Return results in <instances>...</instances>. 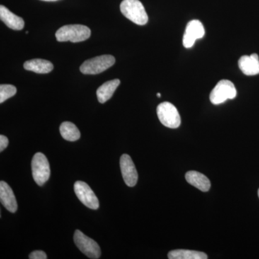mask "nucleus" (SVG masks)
<instances>
[{"label": "nucleus", "mask_w": 259, "mask_h": 259, "mask_svg": "<svg viewBox=\"0 0 259 259\" xmlns=\"http://www.w3.org/2000/svg\"><path fill=\"white\" fill-rule=\"evenodd\" d=\"M91 30L83 25H67L61 27L56 32L57 41L78 42L90 38Z\"/></svg>", "instance_id": "obj_1"}, {"label": "nucleus", "mask_w": 259, "mask_h": 259, "mask_svg": "<svg viewBox=\"0 0 259 259\" xmlns=\"http://www.w3.org/2000/svg\"><path fill=\"white\" fill-rule=\"evenodd\" d=\"M122 14L139 25H144L148 23V17L144 6L139 0H123L120 4Z\"/></svg>", "instance_id": "obj_2"}, {"label": "nucleus", "mask_w": 259, "mask_h": 259, "mask_svg": "<svg viewBox=\"0 0 259 259\" xmlns=\"http://www.w3.org/2000/svg\"><path fill=\"white\" fill-rule=\"evenodd\" d=\"M33 180L37 185L42 186L50 178L51 169L47 156L42 153L34 155L31 162Z\"/></svg>", "instance_id": "obj_3"}, {"label": "nucleus", "mask_w": 259, "mask_h": 259, "mask_svg": "<svg viewBox=\"0 0 259 259\" xmlns=\"http://www.w3.org/2000/svg\"><path fill=\"white\" fill-rule=\"evenodd\" d=\"M115 59L112 55H102L88 59L80 66L83 74H97L106 71L113 66Z\"/></svg>", "instance_id": "obj_4"}, {"label": "nucleus", "mask_w": 259, "mask_h": 259, "mask_svg": "<svg viewBox=\"0 0 259 259\" xmlns=\"http://www.w3.org/2000/svg\"><path fill=\"white\" fill-rule=\"evenodd\" d=\"M160 122L169 128L175 129L181 125V117L175 105L168 102H162L157 107Z\"/></svg>", "instance_id": "obj_5"}, {"label": "nucleus", "mask_w": 259, "mask_h": 259, "mask_svg": "<svg viewBox=\"0 0 259 259\" xmlns=\"http://www.w3.org/2000/svg\"><path fill=\"white\" fill-rule=\"evenodd\" d=\"M235 85L229 80L223 79L217 83L209 95V100L213 105H220L228 100H233L236 97Z\"/></svg>", "instance_id": "obj_6"}, {"label": "nucleus", "mask_w": 259, "mask_h": 259, "mask_svg": "<svg viewBox=\"0 0 259 259\" xmlns=\"http://www.w3.org/2000/svg\"><path fill=\"white\" fill-rule=\"evenodd\" d=\"M74 241L77 248L88 258H100L101 255V249L97 242L83 234L79 230L75 231Z\"/></svg>", "instance_id": "obj_7"}, {"label": "nucleus", "mask_w": 259, "mask_h": 259, "mask_svg": "<svg viewBox=\"0 0 259 259\" xmlns=\"http://www.w3.org/2000/svg\"><path fill=\"white\" fill-rule=\"evenodd\" d=\"M75 194L78 199L86 207L92 209H97L100 207V202L91 187L81 181L75 182L74 185Z\"/></svg>", "instance_id": "obj_8"}, {"label": "nucleus", "mask_w": 259, "mask_h": 259, "mask_svg": "<svg viewBox=\"0 0 259 259\" xmlns=\"http://www.w3.org/2000/svg\"><path fill=\"white\" fill-rule=\"evenodd\" d=\"M205 34V30L199 20H191L186 27L183 37V45L187 49L193 47L197 39L202 38Z\"/></svg>", "instance_id": "obj_9"}, {"label": "nucleus", "mask_w": 259, "mask_h": 259, "mask_svg": "<svg viewBox=\"0 0 259 259\" xmlns=\"http://www.w3.org/2000/svg\"><path fill=\"white\" fill-rule=\"evenodd\" d=\"M120 166L122 178L126 185L130 187H134L137 184L139 175L132 158L127 154H123L120 157Z\"/></svg>", "instance_id": "obj_10"}, {"label": "nucleus", "mask_w": 259, "mask_h": 259, "mask_svg": "<svg viewBox=\"0 0 259 259\" xmlns=\"http://www.w3.org/2000/svg\"><path fill=\"white\" fill-rule=\"evenodd\" d=\"M0 201L2 204L10 212L14 213L18 209V203L14 192L4 181L0 182Z\"/></svg>", "instance_id": "obj_11"}, {"label": "nucleus", "mask_w": 259, "mask_h": 259, "mask_svg": "<svg viewBox=\"0 0 259 259\" xmlns=\"http://www.w3.org/2000/svg\"><path fill=\"white\" fill-rule=\"evenodd\" d=\"M238 66L242 72L247 76L259 74V59L256 54L243 56L238 61Z\"/></svg>", "instance_id": "obj_12"}, {"label": "nucleus", "mask_w": 259, "mask_h": 259, "mask_svg": "<svg viewBox=\"0 0 259 259\" xmlns=\"http://www.w3.org/2000/svg\"><path fill=\"white\" fill-rule=\"evenodd\" d=\"M0 19L8 28L13 30H21L25 26L23 18L17 16L3 5L0 6Z\"/></svg>", "instance_id": "obj_13"}, {"label": "nucleus", "mask_w": 259, "mask_h": 259, "mask_svg": "<svg viewBox=\"0 0 259 259\" xmlns=\"http://www.w3.org/2000/svg\"><path fill=\"white\" fill-rule=\"evenodd\" d=\"M185 178L189 184L202 192H208L210 189V181L207 177L198 171H188L186 174Z\"/></svg>", "instance_id": "obj_14"}, {"label": "nucleus", "mask_w": 259, "mask_h": 259, "mask_svg": "<svg viewBox=\"0 0 259 259\" xmlns=\"http://www.w3.org/2000/svg\"><path fill=\"white\" fill-rule=\"evenodd\" d=\"M120 79H113L106 81L97 89V100L100 103L103 104L108 101L113 95L116 89L120 85Z\"/></svg>", "instance_id": "obj_15"}, {"label": "nucleus", "mask_w": 259, "mask_h": 259, "mask_svg": "<svg viewBox=\"0 0 259 259\" xmlns=\"http://www.w3.org/2000/svg\"><path fill=\"white\" fill-rule=\"evenodd\" d=\"M24 69L37 74H47L54 69V65L51 61L45 59H35L25 62Z\"/></svg>", "instance_id": "obj_16"}, {"label": "nucleus", "mask_w": 259, "mask_h": 259, "mask_svg": "<svg viewBox=\"0 0 259 259\" xmlns=\"http://www.w3.org/2000/svg\"><path fill=\"white\" fill-rule=\"evenodd\" d=\"M169 259H207V255L203 252L190 250H174L168 254Z\"/></svg>", "instance_id": "obj_17"}, {"label": "nucleus", "mask_w": 259, "mask_h": 259, "mask_svg": "<svg viewBox=\"0 0 259 259\" xmlns=\"http://www.w3.org/2000/svg\"><path fill=\"white\" fill-rule=\"evenodd\" d=\"M60 133L61 136L69 141H77L81 136L79 130L71 122H62L60 126Z\"/></svg>", "instance_id": "obj_18"}, {"label": "nucleus", "mask_w": 259, "mask_h": 259, "mask_svg": "<svg viewBox=\"0 0 259 259\" xmlns=\"http://www.w3.org/2000/svg\"><path fill=\"white\" fill-rule=\"evenodd\" d=\"M16 93L17 89L13 85H0V103H3L10 97L15 96Z\"/></svg>", "instance_id": "obj_19"}, {"label": "nucleus", "mask_w": 259, "mask_h": 259, "mask_svg": "<svg viewBox=\"0 0 259 259\" xmlns=\"http://www.w3.org/2000/svg\"><path fill=\"white\" fill-rule=\"evenodd\" d=\"M30 259H47V255L42 250H35L29 255Z\"/></svg>", "instance_id": "obj_20"}, {"label": "nucleus", "mask_w": 259, "mask_h": 259, "mask_svg": "<svg viewBox=\"0 0 259 259\" xmlns=\"http://www.w3.org/2000/svg\"><path fill=\"white\" fill-rule=\"evenodd\" d=\"M8 144H9V140L6 136L1 135L0 136V151L3 152L5 148L8 147Z\"/></svg>", "instance_id": "obj_21"}, {"label": "nucleus", "mask_w": 259, "mask_h": 259, "mask_svg": "<svg viewBox=\"0 0 259 259\" xmlns=\"http://www.w3.org/2000/svg\"><path fill=\"white\" fill-rule=\"evenodd\" d=\"M42 1H46V2H55V1H58V0H42Z\"/></svg>", "instance_id": "obj_22"}, {"label": "nucleus", "mask_w": 259, "mask_h": 259, "mask_svg": "<svg viewBox=\"0 0 259 259\" xmlns=\"http://www.w3.org/2000/svg\"><path fill=\"white\" fill-rule=\"evenodd\" d=\"M157 97H161V94H160V93H157Z\"/></svg>", "instance_id": "obj_23"}, {"label": "nucleus", "mask_w": 259, "mask_h": 259, "mask_svg": "<svg viewBox=\"0 0 259 259\" xmlns=\"http://www.w3.org/2000/svg\"><path fill=\"white\" fill-rule=\"evenodd\" d=\"M258 197H259V190H258Z\"/></svg>", "instance_id": "obj_24"}]
</instances>
